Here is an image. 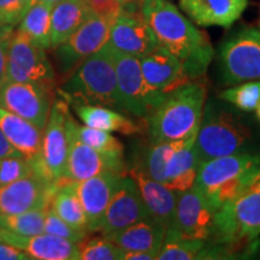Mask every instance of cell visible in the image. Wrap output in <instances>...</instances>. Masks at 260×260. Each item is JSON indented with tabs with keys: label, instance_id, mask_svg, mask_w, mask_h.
<instances>
[{
	"label": "cell",
	"instance_id": "cell-50",
	"mask_svg": "<svg viewBox=\"0 0 260 260\" xmlns=\"http://www.w3.org/2000/svg\"><path fill=\"white\" fill-rule=\"evenodd\" d=\"M259 25H260V21H259Z\"/></svg>",
	"mask_w": 260,
	"mask_h": 260
},
{
	"label": "cell",
	"instance_id": "cell-2",
	"mask_svg": "<svg viewBox=\"0 0 260 260\" xmlns=\"http://www.w3.org/2000/svg\"><path fill=\"white\" fill-rule=\"evenodd\" d=\"M68 104H89L122 111L112 50L106 44L70 75L59 89Z\"/></svg>",
	"mask_w": 260,
	"mask_h": 260
},
{
	"label": "cell",
	"instance_id": "cell-40",
	"mask_svg": "<svg viewBox=\"0 0 260 260\" xmlns=\"http://www.w3.org/2000/svg\"><path fill=\"white\" fill-rule=\"evenodd\" d=\"M30 255L17 248L9 245L4 241H0V260H30Z\"/></svg>",
	"mask_w": 260,
	"mask_h": 260
},
{
	"label": "cell",
	"instance_id": "cell-14",
	"mask_svg": "<svg viewBox=\"0 0 260 260\" xmlns=\"http://www.w3.org/2000/svg\"><path fill=\"white\" fill-rule=\"evenodd\" d=\"M70 116L69 106L63 98H56L52 103L47 124L42 139V159L48 176L56 182L64 181L67 165L69 133L68 118Z\"/></svg>",
	"mask_w": 260,
	"mask_h": 260
},
{
	"label": "cell",
	"instance_id": "cell-49",
	"mask_svg": "<svg viewBox=\"0 0 260 260\" xmlns=\"http://www.w3.org/2000/svg\"><path fill=\"white\" fill-rule=\"evenodd\" d=\"M0 27H2V23H0Z\"/></svg>",
	"mask_w": 260,
	"mask_h": 260
},
{
	"label": "cell",
	"instance_id": "cell-38",
	"mask_svg": "<svg viewBox=\"0 0 260 260\" xmlns=\"http://www.w3.org/2000/svg\"><path fill=\"white\" fill-rule=\"evenodd\" d=\"M84 2L92 14L102 16L111 23L121 15L124 8L121 0H84Z\"/></svg>",
	"mask_w": 260,
	"mask_h": 260
},
{
	"label": "cell",
	"instance_id": "cell-3",
	"mask_svg": "<svg viewBox=\"0 0 260 260\" xmlns=\"http://www.w3.org/2000/svg\"><path fill=\"white\" fill-rule=\"evenodd\" d=\"M205 96L203 84L195 82L168 94L146 119L151 144L177 141L197 132L203 118Z\"/></svg>",
	"mask_w": 260,
	"mask_h": 260
},
{
	"label": "cell",
	"instance_id": "cell-25",
	"mask_svg": "<svg viewBox=\"0 0 260 260\" xmlns=\"http://www.w3.org/2000/svg\"><path fill=\"white\" fill-rule=\"evenodd\" d=\"M165 232L167 226L149 216L123 229L105 234L104 236L111 240L123 251L149 252L158 258Z\"/></svg>",
	"mask_w": 260,
	"mask_h": 260
},
{
	"label": "cell",
	"instance_id": "cell-27",
	"mask_svg": "<svg viewBox=\"0 0 260 260\" xmlns=\"http://www.w3.org/2000/svg\"><path fill=\"white\" fill-rule=\"evenodd\" d=\"M74 111L84 125L89 128L104 130V132H117L125 135H132L140 132L138 124L123 113L109 107L77 104L73 105Z\"/></svg>",
	"mask_w": 260,
	"mask_h": 260
},
{
	"label": "cell",
	"instance_id": "cell-21",
	"mask_svg": "<svg viewBox=\"0 0 260 260\" xmlns=\"http://www.w3.org/2000/svg\"><path fill=\"white\" fill-rule=\"evenodd\" d=\"M2 237L3 241L22 249L30 255L31 259L80 260L77 243L51 234L42 233L34 236H22L3 229Z\"/></svg>",
	"mask_w": 260,
	"mask_h": 260
},
{
	"label": "cell",
	"instance_id": "cell-12",
	"mask_svg": "<svg viewBox=\"0 0 260 260\" xmlns=\"http://www.w3.org/2000/svg\"><path fill=\"white\" fill-rule=\"evenodd\" d=\"M110 27L111 22L92 14L67 41L54 48L61 73L71 75L87 58L99 51L109 40Z\"/></svg>",
	"mask_w": 260,
	"mask_h": 260
},
{
	"label": "cell",
	"instance_id": "cell-34",
	"mask_svg": "<svg viewBox=\"0 0 260 260\" xmlns=\"http://www.w3.org/2000/svg\"><path fill=\"white\" fill-rule=\"evenodd\" d=\"M220 98L245 112L254 111L260 103V81H248L234 84L232 88L223 90Z\"/></svg>",
	"mask_w": 260,
	"mask_h": 260
},
{
	"label": "cell",
	"instance_id": "cell-6",
	"mask_svg": "<svg viewBox=\"0 0 260 260\" xmlns=\"http://www.w3.org/2000/svg\"><path fill=\"white\" fill-rule=\"evenodd\" d=\"M260 236V191L249 190L216 211L210 243L232 254L251 247Z\"/></svg>",
	"mask_w": 260,
	"mask_h": 260
},
{
	"label": "cell",
	"instance_id": "cell-23",
	"mask_svg": "<svg viewBox=\"0 0 260 260\" xmlns=\"http://www.w3.org/2000/svg\"><path fill=\"white\" fill-rule=\"evenodd\" d=\"M125 174L135 181L149 216L167 226V229L170 228L176 209L177 191L170 189L160 182L154 181L136 165L129 170L126 169Z\"/></svg>",
	"mask_w": 260,
	"mask_h": 260
},
{
	"label": "cell",
	"instance_id": "cell-36",
	"mask_svg": "<svg viewBox=\"0 0 260 260\" xmlns=\"http://www.w3.org/2000/svg\"><path fill=\"white\" fill-rule=\"evenodd\" d=\"M44 233L51 234V235L61 237V239L65 240H69V241H73L77 243V245L87 236V233L75 229V228L70 226L67 222H64L63 219L59 218L50 207H48L46 217H45Z\"/></svg>",
	"mask_w": 260,
	"mask_h": 260
},
{
	"label": "cell",
	"instance_id": "cell-15",
	"mask_svg": "<svg viewBox=\"0 0 260 260\" xmlns=\"http://www.w3.org/2000/svg\"><path fill=\"white\" fill-rule=\"evenodd\" d=\"M216 209L206 197L193 186L178 193L172 225L176 232L187 239L209 242Z\"/></svg>",
	"mask_w": 260,
	"mask_h": 260
},
{
	"label": "cell",
	"instance_id": "cell-48",
	"mask_svg": "<svg viewBox=\"0 0 260 260\" xmlns=\"http://www.w3.org/2000/svg\"><path fill=\"white\" fill-rule=\"evenodd\" d=\"M2 228H0V241H3V237H2Z\"/></svg>",
	"mask_w": 260,
	"mask_h": 260
},
{
	"label": "cell",
	"instance_id": "cell-47",
	"mask_svg": "<svg viewBox=\"0 0 260 260\" xmlns=\"http://www.w3.org/2000/svg\"><path fill=\"white\" fill-rule=\"evenodd\" d=\"M256 116H258V118L260 119V103L258 104V106H256Z\"/></svg>",
	"mask_w": 260,
	"mask_h": 260
},
{
	"label": "cell",
	"instance_id": "cell-37",
	"mask_svg": "<svg viewBox=\"0 0 260 260\" xmlns=\"http://www.w3.org/2000/svg\"><path fill=\"white\" fill-rule=\"evenodd\" d=\"M30 3L31 0H0V23L16 27L30 8Z\"/></svg>",
	"mask_w": 260,
	"mask_h": 260
},
{
	"label": "cell",
	"instance_id": "cell-20",
	"mask_svg": "<svg viewBox=\"0 0 260 260\" xmlns=\"http://www.w3.org/2000/svg\"><path fill=\"white\" fill-rule=\"evenodd\" d=\"M139 59L147 83L159 92L170 94L178 87L191 82L181 61L164 47L157 46Z\"/></svg>",
	"mask_w": 260,
	"mask_h": 260
},
{
	"label": "cell",
	"instance_id": "cell-39",
	"mask_svg": "<svg viewBox=\"0 0 260 260\" xmlns=\"http://www.w3.org/2000/svg\"><path fill=\"white\" fill-rule=\"evenodd\" d=\"M14 25L4 24L0 27V84L4 80L5 68H6V57H8V50L11 42L12 35L15 32Z\"/></svg>",
	"mask_w": 260,
	"mask_h": 260
},
{
	"label": "cell",
	"instance_id": "cell-35",
	"mask_svg": "<svg viewBox=\"0 0 260 260\" xmlns=\"http://www.w3.org/2000/svg\"><path fill=\"white\" fill-rule=\"evenodd\" d=\"M34 172H40V174L47 176L38 165H35L34 162L28 160L24 157L0 158V187L27 177Z\"/></svg>",
	"mask_w": 260,
	"mask_h": 260
},
{
	"label": "cell",
	"instance_id": "cell-26",
	"mask_svg": "<svg viewBox=\"0 0 260 260\" xmlns=\"http://www.w3.org/2000/svg\"><path fill=\"white\" fill-rule=\"evenodd\" d=\"M92 15L84 0H63L51 14V48H56L74 34Z\"/></svg>",
	"mask_w": 260,
	"mask_h": 260
},
{
	"label": "cell",
	"instance_id": "cell-10",
	"mask_svg": "<svg viewBox=\"0 0 260 260\" xmlns=\"http://www.w3.org/2000/svg\"><path fill=\"white\" fill-rule=\"evenodd\" d=\"M219 69L225 86L260 81V31L241 29L219 48Z\"/></svg>",
	"mask_w": 260,
	"mask_h": 260
},
{
	"label": "cell",
	"instance_id": "cell-32",
	"mask_svg": "<svg viewBox=\"0 0 260 260\" xmlns=\"http://www.w3.org/2000/svg\"><path fill=\"white\" fill-rule=\"evenodd\" d=\"M47 210H32L16 214H0V228L22 236L39 235L44 233Z\"/></svg>",
	"mask_w": 260,
	"mask_h": 260
},
{
	"label": "cell",
	"instance_id": "cell-33",
	"mask_svg": "<svg viewBox=\"0 0 260 260\" xmlns=\"http://www.w3.org/2000/svg\"><path fill=\"white\" fill-rule=\"evenodd\" d=\"M80 260H123L124 251L106 236L84 237L79 243Z\"/></svg>",
	"mask_w": 260,
	"mask_h": 260
},
{
	"label": "cell",
	"instance_id": "cell-8",
	"mask_svg": "<svg viewBox=\"0 0 260 260\" xmlns=\"http://www.w3.org/2000/svg\"><path fill=\"white\" fill-rule=\"evenodd\" d=\"M111 50L122 111L136 118L147 119L168 94L149 86L141 71L139 58L121 53L112 47Z\"/></svg>",
	"mask_w": 260,
	"mask_h": 260
},
{
	"label": "cell",
	"instance_id": "cell-24",
	"mask_svg": "<svg viewBox=\"0 0 260 260\" xmlns=\"http://www.w3.org/2000/svg\"><path fill=\"white\" fill-rule=\"evenodd\" d=\"M180 5L197 24L229 28L241 17L248 0H180Z\"/></svg>",
	"mask_w": 260,
	"mask_h": 260
},
{
	"label": "cell",
	"instance_id": "cell-18",
	"mask_svg": "<svg viewBox=\"0 0 260 260\" xmlns=\"http://www.w3.org/2000/svg\"><path fill=\"white\" fill-rule=\"evenodd\" d=\"M149 217L135 181L124 174L107 205L98 232L103 235Z\"/></svg>",
	"mask_w": 260,
	"mask_h": 260
},
{
	"label": "cell",
	"instance_id": "cell-13",
	"mask_svg": "<svg viewBox=\"0 0 260 260\" xmlns=\"http://www.w3.org/2000/svg\"><path fill=\"white\" fill-rule=\"evenodd\" d=\"M60 182L52 181L40 172L0 187V214H16L50 207L52 197Z\"/></svg>",
	"mask_w": 260,
	"mask_h": 260
},
{
	"label": "cell",
	"instance_id": "cell-29",
	"mask_svg": "<svg viewBox=\"0 0 260 260\" xmlns=\"http://www.w3.org/2000/svg\"><path fill=\"white\" fill-rule=\"evenodd\" d=\"M53 5L39 2L31 4L19 22V30L44 48H51V14Z\"/></svg>",
	"mask_w": 260,
	"mask_h": 260
},
{
	"label": "cell",
	"instance_id": "cell-5",
	"mask_svg": "<svg viewBox=\"0 0 260 260\" xmlns=\"http://www.w3.org/2000/svg\"><path fill=\"white\" fill-rule=\"evenodd\" d=\"M197 132L177 141L151 144L135 165L177 193L189 189L194 186L200 167L194 148Z\"/></svg>",
	"mask_w": 260,
	"mask_h": 260
},
{
	"label": "cell",
	"instance_id": "cell-28",
	"mask_svg": "<svg viewBox=\"0 0 260 260\" xmlns=\"http://www.w3.org/2000/svg\"><path fill=\"white\" fill-rule=\"evenodd\" d=\"M50 209L70 226L80 232L89 233L88 220L73 181H60L56 193L52 197Z\"/></svg>",
	"mask_w": 260,
	"mask_h": 260
},
{
	"label": "cell",
	"instance_id": "cell-45",
	"mask_svg": "<svg viewBox=\"0 0 260 260\" xmlns=\"http://www.w3.org/2000/svg\"><path fill=\"white\" fill-rule=\"evenodd\" d=\"M39 2H44V3H48V4H51V5H56V4H58V3L63 2V0H31L30 5L35 4V3H39Z\"/></svg>",
	"mask_w": 260,
	"mask_h": 260
},
{
	"label": "cell",
	"instance_id": "cell-4",
	"mask_svg": "<svg viewBox=\"0 0 260 260\" xmlns=\"http://www.w3.org/2000/svg\"><path fill=\"white\" fill-rule=\"evenodd\" d=\"M260 169V154L237 153L200 164L194 186L216 210L249 191Z\"/></svg>",
	"mask_w": 260,
	"mask_h": 260
},
{
	"label": "cell",
	"instance_id": "cell-46",
	"mask_svg": "<svg viewBox=\"0 0 260 260\" xmlns=\"http://www.w3.org/2000/svg\"><path fill=\"white\" fill-rule=\"evenodd\" d=\"M121 2L123 3V5H125V4H129V3H132V2H141V0H121Z\"/></svg>",
	"mask_w": 260,
	"mask_h": 260
},
{
	"label": "cell",
	"instance_id": "cell-30",
	"mask_svg": "<svg viewBox=\"0 0 260 260\" xmlns=\"http://www.w3.org/2000/svg\"><path fill=\"white\" fill-rule=\"evenodd\" d=\"M207 241L187 239L174 228H168L159 249L157 260H193L204 248Z\"/></svg>",
	"mask_w": 260,
	"mask_h": 260
},
{
	"label": "cell",
	"instance_id": "cell-43",
	"mask_svg": "<svg viewBox=\"0 0 260 260\" xmlns=\"http://www.w3.org/2000/svg\"><path fill=\"white\" fill-rule=\"evenodd\" d=\"M249 190H258V191H260V169H259V171L256 172V175H255L254 180H253V182H252Z\"/></svg>",
	"mask_w": 260,
	"mask_h": 260
},
{
	"label": "cell",
	"instance_id": "cell-1",
	"mask_svg": "<svg viewBox=\"0 0 260 260\" xmlns=\"http://www.w3.org/2000/svg\"><path fill=\"white\" fill-rule=\"evenodd\" d=\"M140 12L159 46L181 61L189 81L201 79L214 53L206 35L168 0H141Z\"/></svg>",
	"mask_w": 260,
	"mask_h": 260
},
{
	"label": "cell",
	"instance_id": "cell-16",
	"mask_svg": "<svg viewBox=\"0 0 260 260\" xmlns=\"http://www.w3.org/2000/svg\"><path fill=\"white\" fill-rule=\"evenodd\" d=\"M68 133H69V148H68L64 180L74 182L83 181L103 172L125 174L126 167L124 158L119 155L102 153L90 146L83 144L70 129L69 118H68Z\"/></svg>",
	"mask_w": 260,
	"mask_h": 260
},
{
	"label": "cell",
	"instance_id": "cell-7",
	"mask_svg": "<svg viewBox=\"0 0 260 260\" xmlns=\"http://www.w3.org/2000/svg\"><path fill=\"white\" fill-rule=\"evenodd\" d=\"M203 116L194 142L200 164L237 153L251 138L249 129L230 113L209 107Z\"/></svg>",
	"mask_w": 260,
	"mask_h": 260
},
{
	"label": "cell",
	"instance_id": "cell-42",
	"mask_svg": "<svg viewBox=\"0 0 260 260\" xmlns=\"http://www.w3.org/2000/svg\"><path fill=\"white\" fill-rule=\"evenodd\" d=\"M123 260H157V255L149 252L124 251Z\"/></svg>",
	"mask_w": 260,
	"mask_h": 260
},
{
	"label": "cell",
	"instance_id": "cell-11",
	"mask_svg": "<svg viewBox=\"0 0 260 260\" xmlns=\"http://www.w3.org/2000/svg\"><path fill=\"white\" fill-rule=\"evenodd\" d=\"M53 88L39 83L8 81L0 84V107L45 130L52 107Z\"/></svg>",
	"mask_w": 260,
	"mask_h": 260
},
{
	"label": "cell",
	"instance_id": "cell-19",
	"mask_svg": "<svg viewBox=\"0 0 260 260\" xmlns=\"http://www.w3.org/2000/svg\"><path fill=\"white\" fill-rule=\"evenodd\" d=\"M123 175L124 174L103 172L87 180L73 181L75 190L88 220L89 233H95L99 229L104 212L112 195L115 194Z\"/></svg>",
	"mask_w": 260,
	"mask_h": 260
},
{
	"label": "cell",
	"instance_id": "cell-22",
	"mask_svg": "<svg viewBox=\"0 0 260 260\" xmlns=\"http://www.w3.org/2000/svg\"><path fill=\"white\" fill-rule=\"evenodd\" d=\"M0 128L10 144L14 146L24 158L38 165L48 176L44 159H42L44 130L39 129L27 119L22 118L3 107H0Z\"/></svg>",
	"mask_w": 260,
	"mask_h": 260
},
{
	"label": "cell",
	"instance_id": "cell-9",
	"mask_svg": "<svg viewBox=\"0 0 260 260\" xmlns=\"http://www.w3.org/2000/svg\"><path fill=\"white\" fill-rule=\"evenodd\" d=\"M8 81L39 83L50 88H53L56 82V74L46 54V48L19 29L15 30L8 50L3 82Z\"/></svg>",
	"mask_w": 260,
	"mask_h": 260
},
{
	"label": "cell",
	"instance_id": "cell-31",
	"mask_svg": "<svg viewBox=\"0 0 260 260\" xmlns=\"http://www.w3.org/2000/svg\"><path fill=\"white\" fill-rule=\"evenodd\" d=\"M69 126L73 130L74 134L76 135V138L81 140L83 144L90 146V147L102 152V153L123 157L124 148H123L122 142L118 139H116L115 136H112L111 133L89 128L87 125L77 124L71 115L69 117Z\"/></svg>",
	"mask_w": 260,
	"mask_h": 260
},
{
	"label": "cell",
	"instance_id": "cell-41",
	"mask_svg": "<svg viewBox=\"0 0 260 260\" xmlns=\"http://www.w3.org/2000/svg\"><path fill=\"white\" fill-rule=\"evenodd\" d=\"M5 157H23V155L10 144L9 140L6 139L4 133H3L2 128H0V158Z\"/></svg>",
	"mask_w": 260,
	"mask_h": 260
},
{
	"label": "cell",
	"instance_id": "cell-44",
	"mask_svg": "<svg viewBox=\"0 0 260 260\" xmlns=\"http://www.w3.org/2000/svg\"><path fill=\"white\" fill-rule=\"evenodd\" d=\"M249 248H251V253H256V254L260 255V237H258V239L252 243Z\"/></svg>",
	"mask_w": 260,
	"mask_h": 260
},
{
	"label": "cell",
	"instance_id": "cell-17",
	"mask_svg": "<svg viewBox=\"0 0 260 260\" xmlns=\"http://www.w3.org/2000/svg\"><path fill=\"white\" fill-rule=\"evenodd\" d=\"M124 6V5H123ZM107 44L116 51L136 58H141L159 46L153 31L136 12L124 6L121 15L111 23Z\"/></svg>",
	"mask_w": 260,
	"mask_h": 260
}]
</instances>
